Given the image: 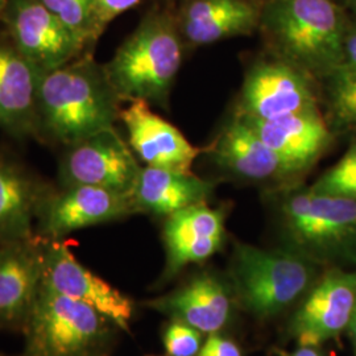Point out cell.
<instances>
[{
  "instance_id": "12",
  "label": "cell",
  "mask_w": 356,
  "mask_h": 356,
  "mask_svg": "<svg viewBox=\"0 0 356 356\" xmlns=\"http://www.w3.org/2000/svg\"><path fill=\"white\" fill-rule=\"evenodd\" d=\"M356 306V272L327 270L293 317L292 335L300 347H318L348 330Z\"/></svg>"
},
{
  "instance_id": "6",
  "label": "cell",
  "mask_w": 356,
  "mask_h": 356,
  "mask_svg": "<svg viewBox=\"0 0 356 356\" xmlns=\"http://www.w3.org/2000/svg\"><path fill=\"white\" fill-rule=\"evenodd\" d=\"M115 329L94 307L42 282L23 329V356H108Z\"/></svg>"
},
{
  "instance_id": "16",
  "label": "cell",
  "mask_w": 356,
  "mask_h": 356,
  "mask_svg": "<svg viewBox=\"0 0 356 356\" xmlns=\"http://www.w3.org/2000/svg\"><path fill=\"white\" fill-rule=\"evenodd\" d=\"M226 214L207 202L193 204L166 216L163 229L165 247L164 279L169 280L181 269L206 261L216 254L226 238Z\"/></svg>"
},
{
  "instance_id": "25",
  "label": "cell",
  "mask_w": 356,
  "mask_h": 356,
  "mask_svg": "<svg viewBox=\"0 0 356 356\" xmlns=\"http://www.w3.org/2000/svg\"><path fill=\"white\" fill-rule=\"evenodd\" d=\"M321 194L356 201V144L310 186Z\"/></svg>"
},
{
  "instance_id": "9",
  "label": "cell",
  "mask_w": 356,
  "mask_h": 356,
  "mask_svg": "<svg viewBox=\"0 0 356 356\" xmlns=\"http://www.w3.org/2000/svg\"><path fill=\"white\" fill-rule=\"evenodd\" d=\"M42 282L56 292L94 307L118 329L129 331L132 300L82 266L63 239H44Z\"/></svg>"
},
{
  "instance_id": "4",
  "label": "cell",
  "mask_w": 356,
  "mask_h": 356,
  "mask_svg": "<svg viewBox=\"0 0 356 356\" xmlns=\"http://www.w3.org/2000/svg\"><path fill=\"white\" fill-rule=\"evenodd\" d=\"M279 219L286 248L316 263H356V201L312 188L284 189Z\"/></svg>"
},
{
  "instance_id": "20",
  "label": "cell",
  "mask_w": 356,
  "mask_h": 356,
  "mask_svg": "<svg viewBox=\"0 0 356 356\" xmlns=\"http://www.w3.org/2000/svg\"><path fill=\"white\" fill-rule=\"evenodd\" d=\"M214 189V182L193 172L182 173L144 165L131 193V201L135 214L169 216L193 204L207 202Z\"/></svg>"
},
{
  "instance_id": "17",
  "label": "cell",
  "mask_w": 356,
  "mask_h": 356,
  "mask_svg": "<svg viewBox=\"0 0 356 356\" xmlns=\"http://www.w3.org/2000/svg\"><path fill=\"white\" fill-rule=\"evenodd\" d=\"M235 115L300 176L317 163L332 141L334 134L321 110L270 120Z\"/></svg>"
},
{
  "instance_id": "21",
  "label": "cell",
  "mask_w": 356,
  "mask_h": 356,
  "mask_svg": "<svg viewBox=\"0 0 356 356\" xmlns=\"http://www.w3.org/2000/svg\"><path fill=\"white\" fill-rule=\"evenodd\" d=\"M38 76L15 47L0 45V127L23 132L36 123Z\"/></svg>"
},
{
  "instance_id": "22",
  "label": "cell",
  "mask_w": 356,
  "mask_h": 356,
  "mask_svg": "<svg viewBox=\"0 0 356 356\" xmlns=\"http://www.w3.org/2000/svg\"><path fill=\"white\" fill-rule=\"evenodd\" d=\"M45 194L19 166L0 161V244L33 236Z\"/></svg>"
},
{
  "instance_id": "24",
  "label": "cell",
  "mask_w": 356,
  "mask_h": 356,
  "mask_svg": "<svg viewBox=\"0 0 356 356\" xmlns=\"http://www.w3.org/2000/svg\"><path fill=\"white\" fill-rule=\"evenodd\" d=\"M86 48L98 38L94 26V0H38Z\"/></svg>"
},
{
  "instance_id": "30",
  "label": "cell",
  "mask_w": 356,
  "mask_h": 356,
  "mask_svg": "<svg viewBox=\"0 0 356 356\" xmlns=\"http://www.w3.org/2000/svg\"><path fill=\"white\" fill-rule=\"evenodd\" d=\"M338 1L346 10V13H348L350 19L356 23V0H338Z\"/></svg>"
},
{
  "instance_id": "33",
  "label": "cell",
  "mask_w": 356,
  "mask_h": 356,
  "mask_svg": "<svg viewBox=\"0 0 356 356\" xmlns=\"http://www.w3.org/2000/svg\"><path fill=\"white\" fill-rule=\"evenodd\" d=\"M151 356H154V355H151Z\"/></svg>"
},
{
  "instance_id": "18",
  "label": "cell",
  "mask_w": 356,
  "mask_h": 356,
  "mask_svg": "<svg viewBox=\"0 0 356 356\" xmlns=\"http://www.w3.org/2000/svg\"><path fill=\"white\" fill-rule=\"evenodd\" d=\"M147 306L202 334H214L227 325L232 298L216 276L201 273L176 291L148 301Z\"/></svg>"
},
{
  "instance_id": "7",
  "label": "cell",
  "mask_w": 356,
  "mask_h": 356,
  "mask_svg": "<svg viewBox=\"0 0 356 356\" xmlns=\"http://www.w3.org/2000/svg\"><path fill=\"white\" fill-rule=\"evenodd\" d=\"M319 110L316 81L272 58L256 63L245 73L235 114L270 120Z\"/></svg>"
},
{
  "instance_id": "15",
  "label": "cell",
  "mask_w": 356,
  "mask_h": 356,
  "mask_svg": "<svg viewBox=\"0 0 356 356\" xmlns=\"http://www.w3.org/2000/svg\"><path fill=\"white\" fill-rule=\"evenodd\" d=\"M216 165L243 181L267 184L297 179L300 175L234 114L207 149Z\"/></svg>"
},
{
  "instance_id": "23",
  "label": "cell",
  "mask_w": 356,
  "mask_h": 356,
  "mask_svg": "<svg viewBox=\"0 0 356 356\" xmlns=\"http://www.w3.org/2000/svg\"><path fill=\"white\" fill-rule=\"evenodd\" d=\"M323 118L332 134L356 131V70L342 65L322 81Z\"/></svg>"
},
{
  "instance_id": "27",
  "label": "cell",
  "mask_w": 356,
  "mask_h": 356,
  "mask_svg": "<svg viewBox=\"0 0 356 356\" xmlns=\"http://www.w3.org/2000/svg\"><path fill=\"white\" fill-rule=\"evenodd\" d=\"M141 0H94L95 36L101 38L106 26L122 13L138 6Z\"/></svg>"
},
{
  "instance_id": "19",
  "label": "cell",
  "mask_w": 356,
  "mask_h": 356,
  "mask_svg": "<svg viewBox=\"0 0 356 356\" xmlns=\"http://www.w3.org/2000/svg\"><path fill=\"white\" fill-rule=\"evenodd\" d=\"M261 7L251 0H189L178 26L188 44L210 45L236 36L251 35L260 24Z\"/></svg>"
},
{
  "instance_id": "5",
  "label": "cell",
  "mask_w": 356,
  "mask_h": 356,
  "mask_svg": "<svg viewBox=\"0 0 356 356\" xmlns=\"http://www.w3.org/2000/svg\"><path fill=\"white\" fill-rule=\"evenodd\" d=\"M316 261L292 250H263L238 243L231 276L238 300L256 318L279 316L309 292L317 280Z\"/></svg>"
},
{
  "instance_id": "3",
  "label": "cell",
  "mask_w": 356,
  "mask_h": 356,
  "mask_svg": "<svg viewBox=\"0 0 356 356\" xmlns=\"http://www.w3.org/2000/svg\"><path fill=\"white\" fill-rule=\"evenodd\" d=\"M178 22L151 13L115 51L104 72L122 102L166 106L184 60Z\"/></svg>"
},
{
  "instance_id": "31",
  "label": "cell",
  "mask_w": 356,
  "mask_h": 356,
  "mask_svg": "<svg viewBox=\"0 0 356 356\" xmlns=\"http://www.w3.org/2000/svg\"><path fill=\"white\" fill-rule=\"evenodd\" d=\"M348 332H350L351 341H353V343H354V347H355L356 350V306L355 310H354V316H353V319H351V323H350V326H348Z\"/></svg>"
},
{
  "instance_id": "28",
  "label": "cell",
  "mask_w": 356,
  "mask_h": 356,
  "mask_svg": "<svg viewBox=\"0 0 356 356\" xmlns=\"http://www.w3.org/2000/svg\"><path fill=\"white\" fill-rule=\"evenodd\" d=\"M197 356H243L239 346L219 332L209 334Z\"/></svg>"
},
{
  "instance_id": "29",
  "label": "cell",
  "mask_w": 356,
  "mask_h": 356,
  "mask_svg": "<svg viewBox=\"0 0 356 356\" xmlns=\"http://www.w3.org/2000/svg\"><path fill=\"white\" fill-rule=\"evenodd\" d=\"M284 356H323L317 347H300L298 350H296L292 354H284Z\"/></svg>"
},
{
  "instance_id": "1",
  "label": "cell",
  "mask_w": 356,
  "mask_h": 356,
  "mask_svg": "<svg viewBox=\"0 0 356 356\" xmlns=\"http://www.w3.org/2000/svg\"><path fill=\"white\" fill-rule=\"evenodd\" d=\"M350 23L338 0H266L259 28L273 58L321 82L343 65Z\"/></svg>"
},
{
  "instance_id": "2",
  "label": "cell",
  "mask_w": 356,
  "mask_h": 356,
  "mask_svg": "<svg viewBox=\"0 0 356 356\" xmlns=\"http://www.w3.org/2000/svg\"><path fill=\"white\" fill-rule=\"evenodd\" d=\"M120 102L104 66L86 56L40 72L36 122L51 138L70 147L115 128Z\"/></svg>"
},
{
  "instance_id": "13",
  "label": "cell",
  "mask_w": 356,
  "mask_h": 356,
  "mask_svg": "<svg viewBox=\"0 0 356 356\" xmlns=\"http://www.w3.org/2000/svg\"><path fill=\"white\" fill-rule=\"evenodd\" d=\"M44 279V238L0 244V329H24Z\"/></svg>"
},
{
  "instance_id": "32",
  "label": "cell",
  "mask_w": 356,
  "mask_h": 356,
  "mask_svg": "<svg viewBox=\"0 0 356 356\" xmlns=\"http://www.w3.org/2000/svg\"><path fill=\"white\" fill-rule=\"evenodd\" d=\"M8 1H10V0H0V16L6 11Z\"/></svg>"
},
{
  "instance_id": "11",
  "label": "cell",
  "mask_w": 356,
  "mask_h": 356,
  "mask_svg": "<svg viewBox=\"0 0 356 356\" xmlns=\"http://www.w3.org/2000/svg\"><path fill=\"white\" fill-rule=\"evenodd\" d=\"M135 214L131 197L89 185L63 186L45 194L38 207V229L44 239H63L78 229Z\"/></svg>"
},
{
  "instance_id": "10",
  "label": "cell",
  "mask_w": 356,
  "mask_h": 356,
  "mask_svg": "<svg viewBox=\"0 0 356 356\" xmlns=\"http://www.w3.org/2000/svg\"><path fill=\"white\" fill-rule=\"evenodd\" d=\"M3 16L13 47L40 72L69 64L85 49L38 0H10Z\"/></svg>"
},
{
  "instance_id": "26",
  "label": "cell",
  "mask_w": 356,
  "mask_h": 356,
  "mask_svg": "<svg viewBox=\"0 0 356 356\" xmlns=\"http://www.w3.org/2000/svg\"><path fill=\"white\" fill-rule=\"evenodd\" d=\"M204 334L177 321H170L163 334V342L168 356H197L202 344Z\"/></svg>"
},
{
  "instance_id": "14",
  "label": "cell",
  "mask_w": 356,
  "mask_h": 356,
  "mask_svg": "<svg viewBox=\"0 0 356 356\" xmlns=\"http://www.w3.org/2000/svg\"><path fill=\"white\" fill-rule=\"evenodd\" d=\"M119 120L127 129L128 144L145 166L191 173L201 149L184 134L154 114L145 101L129 102L120 110Z\"/></svg>"
},
{
  "instance_id": "8",
  "label": "cell",
  "mask_w": 356,
  "mask_h": 356,
  "mask_svg": "<svg viewBox=\"0 0 356 356\" xmlns=\"http://www.w3.org/2000/svg\"><path fill=\"white\" fill-rule=\"evenodd\" d=\"M141 168L115 128L69 147L60 168L63 186L89 185L131 197Z\"/></svg>"
}]
</instances>
